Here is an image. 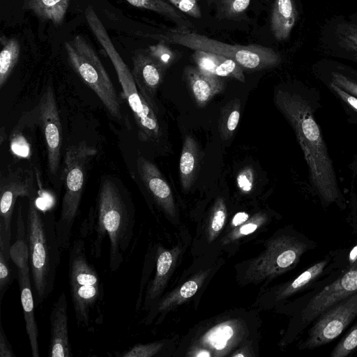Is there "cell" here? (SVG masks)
<instances>
[{
	"label": "cell",
	"mask_w": 357,
	"mask_h": 357,
	"mask_svg": "<svg viewBox=\"0 0 357 357\" xmlns=\"http://www.w3.org/2000/svg\"><path fill=\"white\" fill-rule=\"evenodd\" d=\"M135 227V211L130 197L108 178L101 180L96 206H91L80 227V235L90 241L92 257H101L102 243L109 242V266L116 271L130 247Z\"/></svg>",
	"instance_id": "obj_1"
},
{
	"label": "cell",
	"mask_w": 357,
	"mask_h": 357,
	"mask_svg": "<svg viewBox=\"0 0 357 357\" xmlns=\"http://www.w3.org/2000/svg\"><path fill=\"white\" fill-rule=\"evenodd\" d=\"M274 101L294 131L312 187L324 203L336 202L341 195L336 174L310 102L300 94L282 90L275 92Z\"/></svg>",
	"instance_id": "obj_2"
},
{
	"label": "cell",
	"mask_w": 357,
	"mask_h": 357,
	"mask_svg": "<svg viewBox=\"0 0 357 357\" xmlns=\"http://www.w3.org/2000/svg\"><path fill=\"white\" fill-rule=\"evenodd\" d=\"M56 218L53 213H43L36 197L29 199L26 236L29 250L32 289L36 307L52 294L61 262Z\"/></svg>",
	"instance_id": "obj_3"
},
{
	"label": "cell",
	"mask_w": 357,
	"mask_h": 357,
	"mask_svg": "<svg viewBox=\"0 0 357 357\" xmlns=\"http://www.w3.org/2000/svg\"><path fill=\"white\" fill-rule=\"evenodd\" d=\"M68 282L77 325L94 333L104 322L105 289L100 275L87 258L83 238L75 239L69 249Z\"/></svg>",
	"instance_id": "obj_4"
},
{
	"label": "cell",
	"mask_w": 357,
	"mask_h": 357,
	"mask_svg": "<svg viewBox=\"0 0 357 357\" xmlns=\"http://www.w3.org/2000/svg\"><path fill=\"white\" fill-rule=\"evenodd\" d=\"M84 15L93 35L113 64L124 98L132 112L139 139L144 142H157L162 133L155 110L139 92L131 70L116 50L105 27L91 6L86 7Z\"/></svg>",
	"instance_id": "obj_5"
},
{
	"label": "cell",
	"mask_w": 357,
	"mask_h": 357,
	"mask_svg": "<svg viewBox=\"0 0 357 357\" xmlns=\"http://www.w3.org/2000/svg\"><path fill=\"white\" fill-rule=\"evenodd\" d=\"M149 36L169 45H178L192 50H199L224 56L248 70L270 68L277 66L281 61L280 54L272 48L258 44H227L190 29L176 26L164 33H152Z\"/></svg>",
	"instance_id": "obj_6"
},
{
	"label": "cell",
	"mask_w": 357,
	"mask_h": 357,
	"mask_svg": "<svg viewBox=\"0 0 357 357\" xmlns=\"http://www.w3.org/2000/svg\"><path fill=\"white\" fill-rule=\"evenodd\" d=\"M97 153L96 148L85 141L70 145L66 150L63 168L64 193L60 215L56 221L59 243L62 251L69 250L70 248L87 171Z\"/></svg>",
	"instance_id": "obj_7"
},
{
	"label": "cell",
	"mask_w": 357,
	"mask_h": 357,
	"mask_svg": "<svg viewBox=\"0 0 357 357\" xmlns=\"http://www.w3.org/2000/svg\"><path fill=\"white\" fill-rule=\"evenodd\" d=\"M68 60L83 82L97 95L110 115L118 121L123 116L114 86L92 45L82 35L65 43Z\"/></svg>",
	"instance_id": "obj_8"
},
{
	"label": "cell",
	"mask_w": 357,
	"mask_h": 357,
	"mask_svg": "<svg viewBox=\"0 0 357 357\" xmlns=\"http://www.w3.org/2000/svg\"><path fill=\"white\" fill-rule=\"evenodd\" d=\"M35 197L33 173L24 167H8L0 176V250L10 260L12 219L18 197Z\"/></svg>",
	"instance_id": "obj_9"
},
{
	"label": "cell",
	"mask_w": 357,
	"mask_h": 357,
	"mask_svg": "<svg viewBox=\"0 0 357 357\" xmlns=\"http://www.w3.org/2000/svg\"><path fill=\"white\" fill-rule=\"evenodd\" d=\"M306 248V244L291 236L274 239L267 250L250 264L248 278L261 280L286 271L298 262Z\"/></svg>",
	"instance_id": "obj_10"
},
{
	"label": "cell",
	"mask_w": 357,
	"mask_h": 357,
	"mask_svg": "<svg viewBox=\"0 0 357 357\" xmlns=\"http://www.w3.org/2000/svg\"><path fill=\"white\" fill-rule=\"evenodd\" d=\"M357 316V292L337 303L310 328L303 348L315 349L337 337Z\"/></svg>",
	"instance_id": "obj_11"
},
{
	"label": "cell",
	"mask_w": 357,
	"mask_h": 357,
	"mask_svg": "<svg viewBox=\"0 0 357 357\" xmlns=\"http://www.w3.org/2000/svg\"><path fill=\"white\" fill-rule=\"evenodd\" d=\"M44 135L48 170L57 175L62 148V126L53 87L48 84L34 109Z\"/></svg>",
	"instance_id": "obj_12"
},
{
	"label": "cell",
	"mask_w": 357,
	"mask_h": 357,
	"mask_svg": "<svg viewBox=\"0 0 357 357\" xmlns=\"http://www.w3.org/2000/svg\"><path fill=\"white\" fill-rule=\"evenodd\" d=\"M357 292V260L341 277L316 294L303 311V318L310 323L331 307Z\"/></svg>",
	"instance_id": "obj_13"
},
{
	"label": "cell",
	"mask_w": 357,
	"mask_h": 357,
	"mask_svg": "<svg viewBox=\"0 0 357 357\" xmlns=\"http://www.w3.org/2000/svg\"><path fill=\"white\" fill-rule=\"evenodd\" d=\"M132 74L135 82L145 100L155 109V96L165 75V68L145 50H137L132 56Z\"/></svg>",
	"instance_id": "obj_14"
},
{
	"label": "cell",
	"mask_w": 357,
	"mask_h": 357,
	"mask_svg": "<svg viewBox=\"0 0 357 357\" xmlns=\"http://www.w3.org/2000/svg\"><path fill=\"white\" fill-rule=\"evenodd\" d=\"M50 342L49 357L73 356L68 332V301L64 291L53 304L50 315Z\"/></svg>",
	"instance_id": "obj_15"
},
{
	"label": "cell",
	"mask_w": 357,
	"mask_h": 357,
	"mask_svg": "<svg viewBox=\"0 0 357 357\" xmlns=\"http://www.w3.org/2000/svg\"><path fill=\"white\" fill-rule=\"evenodd\" d=\"M20 287V300L23 310L26 334L29 340L31 355L39 356V330L35 317V301L33 297L30 263L16 267Z\"/></svg>",
	"instance_id": "obj_16"
},
{
	"label": "cell",
	"mask_w": 357,
	"mask_h": 357,
	"mask_svg": "<svg viewBox=\"0 0 357 357\" xmlns=\"http://www.w3.org/2000/svg\"><path fill=\"white\" fill-rule=\"evenodd\" d=\"M137 169L152 197L166 212L173 215L174 204L172 190L156 165L139 155L137 159Z\"/></svg>",
	"instance_id": "obj_17"
},
{
	"label": "cell",
	"mask_w": 357,
	"mask_h": 357,
	"mask_svg": "<svg viewBox=\"0 0 357 357\" xmlns=\"http://www.w3.org/2000/svg\"><path fill=\"white\" fill-rule=\"evenodd\" d=\"M183 78L192 98L199 107H205L225 88L224 82L218 77L204 73L192 66L185 67Z\"/></svg>",
	"instance_id": "obj_18"
},
{
	"label": "cell",
	"mask_w": 357,
	"mask_h": 357,
	"mask_svg": "<svg viewBox=\"0 0 357 357\" xmlns=\"http://www.w3.org/2000/svg\"><path fill=\"white\" fill-rule=\"evenodd\" d=\"M192 58L196 67L207 75L231 77L245 82L243 68L234 60L203 50H194Z\"/></svg>",
	"instance_id": "obj_19"
},
{
	"label": "cell",
	"mask_w": 357,
	"mask_h": 357,
	"mask_svg": "<svg viewBox=\"0 0 357 357\" xmlns=\"http://www.w3.org/2000/svg\"><path fill=\"white\" fill-rule=\"evenodd\" d=\"M297 10L293 0H274L270 17V29L278 41L288 38L296 21Z\"/></svg>",
	"instance_id": "obj_20"
},
{
	"label": "cell",
	"mask_w": 357,
	"mask_h": 357,
	"mask_svg": "<svg viewBox=\"0 0 357 357\" xmlns=\"http://www.w3.org/2000/svg\"><path fill=\"white\" fill-rule=\"evenodd\" d=\"M200 162L198 144L191 135L184 138L179 162V175L182 188L188 190L197 176Z\"/></svg>",
	"instance_id": "obj_21"
},
{
	"label": "cell",
	"mask_w": 357,
	"mask_h": 357,
	"mask_svg": "<svg viewBox=\"0 0 357 357\" xmlns=\"http://www.w3.org/2000/svg\"><path fill=\"white\" fill-rule=\"evenodd\" d=\"M71 0H24V8L43 21L62 24Z\"/></svg>",
	"instance_id": "obj_22"
},
{
	"label": "cell",
	"mask_w": 357,
	"mask_h": 357,
	"mask_svg": "<svg viewBox=\"0 0 357 357\" xmlns=\"http://www.w3.org/2000/svg\"><path fill=\"white\" fill-rule=\"evenodd\" d=\"M132 6L158 13L177 27L192 29L190 21L166 0H126Z\"/></svg>",
	"instance_id": "obj_23"
},
{
	"label": "cell",
	"mask_w": 357,
	"mask_h": 357,
	"mask_svg": "<svg viewBox=\"0 0 357 357\" xmlns=\"http://www.w3.org/2000/svg\"><path fill=\"white\" fill-rule=\"evenodd\" d=\"M0 41L2 45L0 53V89H2L17 63L20 45L16 38L5 36H1Z\"/></svg>",
	"instance_id": "obj_24"
},
{
	"label": "cell",
	"mask_w": 357,
	"mask_h": 357,
	"mask_svg": "<svg viewBox=\"0 0 357 357\" xmlns=\"http://www.w3.org/2000/svg\"><path fill=\"white\" fill-rule=\"evenodd\" d=\"M241 103L238 98L229 100L222 108L218 118V130L222 140L229 139L238 126Z\"/></svg>",
	"instance_id": "obj_25"
},
{
	"label": "cell",
	"mask_w": 357,
	"mask_h": 357,
	"mask_svg": "<svg viewBox=\"0 0 357 357\" xmlns=\"http://www.w3.org/2000/svg\"><path fill=\"white\" fill-rule=\"evenodd\" d=\"M208 6L215 12L219 20H241L245 17V13L251 0H207Z\"/></svg>",
	"instance_id": "obj_26"
},
{
	"label": "cell",
	"mask_w": 357,
	"mask_h": 357,
	"mask_svg": "<svg viewBox=\"0 0 357 357\" xmlns=\"http://www.w3.org/2000/svg\"><path fill=\"white\" fill-rule=\"evenodd\" d=\"M172 260V253L169 251H163L158 255L156 264V274L147 289L145 296V309L148 308L151 302L156 298L160 293L165 277L171 268Z\"/></svg>",
	"instance_id": "obj_27"
},
{
	"label": "cell",
	"mask_w": 357,
	"mask_h": 357,
	"mask_svg": "<svg viewBox=\"0 0 357 357\" xmlns=\"http://www.w3.org/2000/svg\"><path fill=\"white\" fill-rule=\"evenodd\" d=\"M327 263L326 260H322L309 267L279 291L278 298L290 296L310 284L322 273Z\"/></svg>",
	"instance_id": "obj_28"
},
{
	"label": "cell",
	"mask_w": 357,
	"mask_h": 357,
	"mask_svg": "<svg viewBox=\"0 0 357 357\" xmlns=\"http://www.w3.org/2000/svg\"><path fill=\"white\" fill-rule=\"evenodd\" d=\"M146 51L155 61L165 69L175 63L178 56L168 43L162 40H158V43L150 45Z\"/></svg>",
	"instance_id": "obj_29"
},
{
	"label": "cell",
	"mask_w": 357,
	"mask_h": 357,
	"mask_svg": "<svg viewBox=\"0 0 357 357\" xmlns=\"http://www.w3.org/2000/svg\"><path fill=\"white\" fill-rule=\"evenodd\" d=\"M232 335V328L228 324H223L211 330L206 334L205 340L213 349L221 350L226 347Z\"/></svg>",
	"instance_id": "obj_30"
},
{
	"label": "cell",
	"mask_w": 357,
	"mask_h": 357,
	"mask_svg": "<svg viewBox=\"0 0 357 357\" xmlns=\"http://www.w3.org/2000/svg\"><path fill=\"white\" fill-rule=\"evenodd\" d=\"M9 261L0 250V305L13 280L17 278V269L15 271Z\"/></svg>",
	"instance_id": "obj_31"
},
{
	"label": "cell",
	"mask_w": 357,
	"mask_h": 357,
	"mask_svg": "<svg viewBox=\"0 0 357 357\" xmlns=\"http://www.w3.org/2000/svg\"><path fill=\"white\" fill-rule=\"evenodd\" d=\"M337 36L341 47L357 54V22L342 25Z\"/></svg>",
	"instance_id": "obj_32"
},
{
	"label": "cell",
	"mask_w": 357,
	"mask_h": 357,
	"mask_svg": "<svg viewBox=\"0 0 357 357\" xmlns=\"http://www.w3.org/2000/svg\"><path fill=\"white\" fill-rule=\"evenodd\" d=\"M356 348H357V324L337 343L333 349L331 356L344 357L351 354Z\"/></svg>",
	"instance_id": "obj_33"
},
{
	"label": "cell",
	"mask_w": 357,
	"mask_h": 357,
	"mask_svg": "<svg viewBox=\"0 0 357 357\" xmlns=\"http://www.w3.org/2000/svg\"><path fill=\"white\" fill-rule=\"evenodd\" d=\"M162 347V344L160 342L137 344L118 356L121 357H151L156 355Z\"/></svg>",
	"instance_id": "obj_34"
},
{
	"label": "cell",
	"mask_w": 357,
	"mask_h": 357,
	"mask_svg": "<svg viewBox=\"0 0 357 357\" xmlns=\"http://www.w3.org/2000/svg\"><path fill=\"white\" fill-rule=\"evenodd\" d=\"M226 220V206L224 201L218 198L215 202L212 218L211 220L210 231L212 235L218 234L222 229Z\"/></svg>",
	"instance_id": "obj_35"
},
{
	"label": "cell",
	"mask_w": 357,
	"mask_h": 357,
	"mask_svg": "<svg viewBox=\"0 0 357 357\" xmlns=\"http://www.w3.org/2000/svg\"><path fill=\"white\" fill-rule=\"evenodd\" d=\"M174 7L188 16L199 19L202 12L199 7L201 0H166Z\"/></svg>",
	"instance_id": "obj_36"
},
{
	"label": "cell",
	"mask_w": 357,
	"mask_h": 357,
	"mask_svg": "<svg viewBox=\"0 0 357 357\" xmlns=\"http://www.w3.org/2000/svg\"><path fill=\"white\" fill-rule=\"evenodd\" d=\"M331 82L348 93L357 98V82L351 79L342 73L333 72L331 73Z\"/></svg>",
	"instance_id": "obj_37"
},
{
	"label": "cell",
	"mask_w": 357,
	"mask_h": 357,
	"mask_svg": "<svg viewBox=\"0 0 357 357\" xmlns=\"http://www.w3.org/2000/svg\"><path fill=\"white\" fill-rule=\"evenodd\" d=\"M254 182V172L250 167L244 168L237 176L236 183L238 188L243 192H249Z\"/></svg>",
	"instance_id": "obj_38"
},
{
	"label": "cell",
	"mask_w": 357,
	"mask_h": 357,
	"mask_svg": "<svg viewBox=\"0 0 357 357\" xmlns=\"http://www.w3.org/2000/svg\"><path fill=\"white\" fill-rule=\"evenodd\" d=\"M329 86L333 91L335 92L342 100L357 113V98L348 93L332 82H331Z\"/></svg>",
	"instance_id": "obj_39"
},
{
	"label": "cell",
	"mask_w": 357,
	"mask_h": 357,
	"mask_svg": "<svg viewBox=\"0 0 357 357\" xmlns=\"http://www.w3.org/2000/svg\"><path fill=\"white\" fill-rule=\"evenodd\" d=\"M0 357H15L0 321Z\"/></svg>",
	"instance_id": "obj_40"
},
{
	"label": "cell",
	"mask_w": 357,
	"mask_h": 357,
	"mask_svg": "<svg viewBox=\"0 0 357 357\" xmlns=\"http://www.w3.org/2000/svg\"><path fill=\"white\" fill-rule=\"evenodd\" d=\"M197 289V283L195 280H189L181 287L180 289V296L183 298H188L194 296Z\"/></svg>",
	"instance_id": "obj_41"
},
{
	"label": "cell",
	"mask_w": 357,
	"mask_h": 357,
	"mask_svg": "<svg viewBox=\"0 0 357 357\" xmlns=\"http://www.w3.org/2000/svg\"><path fill=\"white\" fill-rule=\"evenodd\" d=\"M249 218V215L245 212H238L233 218L232 225L238 226L244 223Z\"/></svg>",
	"instance_id": "obj_42"
},
{
	"label": "cell",
	"mask_w": 357,
	"mask_h": 357,
	"mask_svg": "<svg viewBox=\"0 0 357 357\" xmlns=\"http://www.w3.org/2000/svg\"><path fill=\"white\" fill-rule=\"evenodd\" d=\"M257 228V224L255 222H249L243 225L240 228V233L243 235H248L254 232Z\"/></svg>",
	"instance_id": "obj_43"
},
{
	"label": "cell",
	"mask_w": 357,
	"mask_h": 357,
	"mask_svg": "<svg viewBox=\"0 0 357 357\" xmlns=\"http://www.w3.org/2000/svg\"><path fill=\"white\" fill-rule=\"evenodd\" d=\"M4 129H5V128L2 127L1 128V131H0V143H1V144L3 142V141L6 138V135Z\"/></svg>",
	"instance_id": "obj_44"
},
{
	"label": "cell",
	"mask_w": 357,
	"mask_h": 357,
	"mask_svg": "<svg viewBox=\"0 0 357 357\" xmlns=\"http://www.w3.org/2000/svg\"><path fill=\"white\" fill-rule=\"evenodd\" d=\"M196 356L198 357H206L210 356L211 354L206 351H201Z\"/></svg>",
	"instance_id": "obj_45"
},
{
	"label": "cell",
	"mask_w": 357,
	"mask_h": 357,
	"mask_svg": "<svg viewBox=\"0 0 357 357\" xmlns=\"http://www.w3.org/2000/svg\"><path fill=\"white\" fill-rule=\"evenodd\" d=\"M234 356H236V357H238V356H244L243 354H235L234 355Z\"/></svg>",
	"instance_id": "obj_46"
},
{
	"label": "cell",
	"mask_w": 357,
	"mask_h": 357,
	"mask_svg": "<svg viewBox=\"0 0 357 357\" xmlns=\"http://www.w3.org/2000/svg\"><path fill=\"white\" fill-rule=\"evenodd\" d=\"M356 60H357V56H356Z\"/></svg>",
	"instance_id": "obj_47"
}]
</instances>
